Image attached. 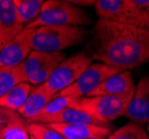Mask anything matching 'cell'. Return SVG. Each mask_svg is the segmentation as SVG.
<instances>
[{"mask_svg":"<svg viewBox=\"0 0 149 139\" xmlns=\"http://www.w3.org/2000/svg\"><path fill=\"white\" fill-rule=\"evenodd\" d=\"M93 60L119 70H130L149 60V29L99 19L87 44Z\"/></svg>","mask_w":149,"mask_h":139,"instance_id":"6da1fadb","label":"cell"},{"mask_svg":"<svg viewBox=\"0 0 149 139\" xmlns=\"http://www.w3.org/2000/svg\"><path fill=\"white\" fill-rule=\"evenodd\" d=\"M86 29L78 26H45L36 28L32 36V50L61 52L87 39Z\"/></svg>","mask_w":149,"mask_h":139,"instance_id":"7a4b0ae2","label":"cell"},{"mask_svg":"<svg viewBox=\"0 0 149 139\" xmlns=\"http://www.w3.org/2000/svg\"><path fill=\"white\" fill-rule=\"evenodd\" d=\"M91 24L90 16L70 1L48 0L45 1L38 17L27 26L39 28L45 26H78Z\"/></svg>","mask_w":149,"mask_h":139,"instance_id":"3957f363","label":"cell"},{"mask_svg":"<svg viewBox=\"0 0 149 139\" xmlns=\"http://www.w3.org/2000/svg\"><path fill=\"white\" fill-rule=\"evenodd\" d=\"M132 95L127 96H91L74 98L71 107L76 108L93 116L105 126L109 121H113L120 116H124L127 106ZM109 127V126H108Z\"/></svg>","mask_w":149,"mask_h":139,"instance_id":"277c9868","label":"cell"},{"mask_svg":"<svg viewBox=\"0 0 149 139\" xmlns=\"http://www.w3.org/2000/svg\"><path fill=\"white\" fill-rule=\"evenodd\" d=\"M93 6L99 19L149 29V13L137 8L132 0H97Z\"/></svg>","mask_w":149,"mask_h":139,"instance_id":"5b68a950","label":"cell"},{"mask_svg":"<svg viewBox=\"0 0 149 139\" xmlns=\"http://www.w3.org/2000/svg\"><path fill=\"white\" fill-rule=\"evenodd\" d=\"M93 63V59L87 55V52H77L70 57L65 58L57 66L49 79L45 85L54 92L60 94L65 89L70 87L81 74Z\"/></svg>","mask_w":149,"mask_h":139,"instance_id":"8992f818","label":"cell"},{"mask_svg":"<svg viewBox=\"0 0 149 139\" xmlns=\"http://www.w3.org/2000/svg\"><path fill=\"white\" fill-rule=\"evenodd\" d=\"M120 71H123V70L110 67L102 63H91L70 87L65 89L58 95L66 96V97H70V98L87 97L104 80L111 77L112 75L118 74Z\"/></svg>","mask_w":149,"mask_h":139,"instance_id":"52a82bcc","label":"cell"},{"mask_svg":"<svg viewBox=\"0 0 149 139\" xmlns=\"http://www.w3.org/2000/svg\"><path fill=\"white\" fill-rule=\"evenodd\" d=\"M33 28L25 27L13 40L0 48V67H18L32 51Z\"/></svg>","mask_w":149,"mask_h":139,"instance_id":"ba28073f","label":"cell"},{"mask_svg":"<svg viewBox=\"0 0 149 139\" xmlns=\"http://www.w3.org/2000/svg\"><path fill=\"white\" fill-rule=\"evenodd\" d=\"M124 116L140 126L149 124V75L138 81Z\"/></svg>","mask_w":149,"mask_h":139,"instance_id":"9c48e42d","label":"cell"},{"mask_svg":"<svg viewBox=\"0 0 149 139\" xmlns=\"http://www.w3.org/2000/svg\"><path fill=\"white\" fill-rule=\"evenodd\" d=\"M136 88L135 81L129 70H123L116 75L107 78L87 97L91 96H127L134 95Z\"/></svg>","mask_w":149,"mask_h":139,"instance_id":"30bf717a","label":"cell"},{"mask_svg":"<svg viewBox=\"0 0 149 139\" xmlns=\"http://www.w3.org/2000/svg\"><path fill=\"white\" fill-rule=\"evenodd\" d=\"M56 96L45 83L32 88L28 98L26 99L22 107L18 110V114L26 122H30L42 114L46 106Z\"/></svg>","mask_w":149,"mask_h":139,"instance_id":"8fae6325","label":"cell"},{"mask_svg":"<svg viewBox=\"0 0 149 139\" xmlns=\"http://www.w3.org/2000/svg\"><path fill=\"white\" fill-rule=\"evenodd\" d=\"M16 11L15 0H0V48L24 30Z\"/></svg>","mask_w":149,"mask_h":139,"instance_id":"7c38bea8","label":"cell"},{"mask_svg":"<svg viewBox=\"0 0 149 139\" xmlns=\"http://www.w3.org/2000/svg\"><path fill=\"white\" fill-rule=\"evenodd\" d=\"M60 133L66 139H85L90 137L107 138L110 136L111 129L109 127L99 125H85V124H47Z\"/></svg>","mask_w":149,"mask_h":139,"instance_id":"4fadbf2b","label":"cell"},{"mask_svg":"<svg viewBox=\"0 0 149 139\" xmlns=\"http://www.w3.org/2000/svg\"><path fill=\"white\" fill-rule=\"evenodd\" d=\"M30 122L40 124H85V125H99L105 126L99 120L93 118V116L76 108H67L60 113L50 116H39ZM28 124V122H27ZM108 127V126H105Z\"/></svg>","mask_w":149,"mask_h":139,"instance_id":"5bb4252c","label":"cell"},{"mask_svg":"<svg viewBox=\"0 0 149 139\" xmlns=\"http://www.w3.org/2000/svg\"><path fill=\"white\" fill-rule=\"evenodd\" d=\"M65 55L62 52H42V51L32 50L29 54V56L26 58L25 61L20 65V67L28 80L29 77L41 69L45 65Z\"/></svg>","mask_w":149,"mask_h":139,"instance_id":"9a60e30c","label":"cell"},{"mask_svg":"<svg viewBox=\"0 0 149 139\" xmlns=\"http://www.w3.org/2000/svg\"><path fill=\"white\" fill-rule=\"evenodd\" d=\"M31 90L32 86L29 82H24L13 87L7 94L0 97V107L18 113V110L25 104Z\"/></svg>","mask_w":149,"mask_h":139,"instance_id":"2e32d148","label":"cell"},{"mask_svg":"<svg viewBox=\"0 0 149 139\" xmlns=\"http://www.w3.org/2000/svg\"><path fill=\"white\" fill-rule=\"evenodd\" d=\"M44 2L42 0H15L16 11L20 25L27 27L36 19Z\"/></svg>","mask_w":149,"mask_h":139,"instance_id":"e0dca14e","label":"cell"},{"mask_svg":"<svg viewBox=\"0 0 149 139\" xmlns=\"http://www.w3.org/2000/svg\"><path fill=\"white\" fill-rule=\"evenodd\" d=\"M24 82H28V80L20 66L0 67V97Z\"/></svg>","mask_w":149,"mask_h":139,"instance_id":"ac0fdd59","label":"cell"},{"mask_svg":"<svg viewBox=\"0 0 149 139\" xmlns=\"http://www.w3.org/2000/svg\"><path fill=\"white\" fill-rule=\"evenodd\" d=\"M107 139H149V136L143 126L130 121L110 133Z\"/></svg>","mask_w":149,"mask_h":139,"instance_id":"d6986e66","label":"cell"},{"mask_svg":"<svg viewBox=\"0 0 149 139\" xmlns=\"http://www.w3.org/2000/svg\"><path fill=\"white\" fill-rule=\"evenodd\" d=\"M27 129L30 137L33 139H66L61 133H58L47 124L28 122Z\"/></svg>","mask_w":149,"mask_h":139,"instance_id":"ffe728a7","label":"cell"},{"mask_svg":"<svg viewBox=\"0 0 149 139\" xmlns=\"http://www.w3.org/2000/svg\"><path fill=\"white\" fill-rule=\"evenodd\" d=\"M2 139H30L25 119L19 118L9 124L1 133Z\"/></svg>","mask_w":149,"mask_h":139,"instance_id":"44dd1931","label":"cell"},{"mask_svg":"<svg viewBox=\"0 0 149 139\" xmlns=\"http://www.w3.org/2000/svg\"><path fill=\"white\" fill-rule=\"evenodd\" d=\"M72 100H74V98L66 97V96L56 95L49 101V104L46 106V108H45L44 111H42V114L40 115V116L55 115L62 111V110H65V109H67V108H70L71 107V104H72Z\"/></svg>","mask_w":149,"mask_h":139,"instance_id":"7402d4cb","label":"cell"},{"mask_svg":"<svg viewBox=\"0 0 149 139\" xmlns=\"http://www.w3.org/2000/svg\"><path fill=\"white\" fill-rule=\"evenodd\" d=\"M19 118H21V117L17 111H13V110L0 107V133H2V130L9 124H11Z\"/></svg>","mask_w":149,"mask_h":139,"instance_id":"603a6c76","label":"cell"},{"mask_svg":"<svg viewBox=\"0 0 149 139\" xmlns=\"http://www.w3.org/2000/svg\"><path fill=\"white\" fill-rule=\"evenodd\" d=\"M85 139H107V138H102V137H90V138H85Z\"/></svg>","mask_w":149,"mask_h":139,"instance_id":"cb8c5ba5","label":"cell"},{"mask_svg":"<svg viewBox=\"0 0 149 139\" xmlns=\"http://www.w3.org/2000/svg\"><path fill=\"white\" fill-rule=\"evenodd\" d=\"M146 130H147V133H148V136H149V124L147 125V127H146Z\"/></svg>","mask_w":149,"mask_h":139,"instance_id":"d4e9b609","label":"cell"},{"mask_svg":"<svg viewBox=\"0 0 149 139\" xmlns=\"http://www.w3.org/2000/svg\"><path fill=\"white\" fill-rule=\"evenodd\" d=\"M0 139H2V136H1V133H0Z\"/></svg>","mask_w":149,"mask_h":139,"instance_id":"484cf974","label":"cell"},{"mask_svg":"<svg viewBox=\"0 0 149 139\" xmlns=\"http://www.w3.org/2000/svg\"><path fill=\"white\" fill-rule=\"evenodd\" d=\"M30 139H33V138H31V137H30Z\"/></svg>","mask_w":149,"mask_h":139,"instance_id":"4316f807","label":"cell"}]
</instances>
